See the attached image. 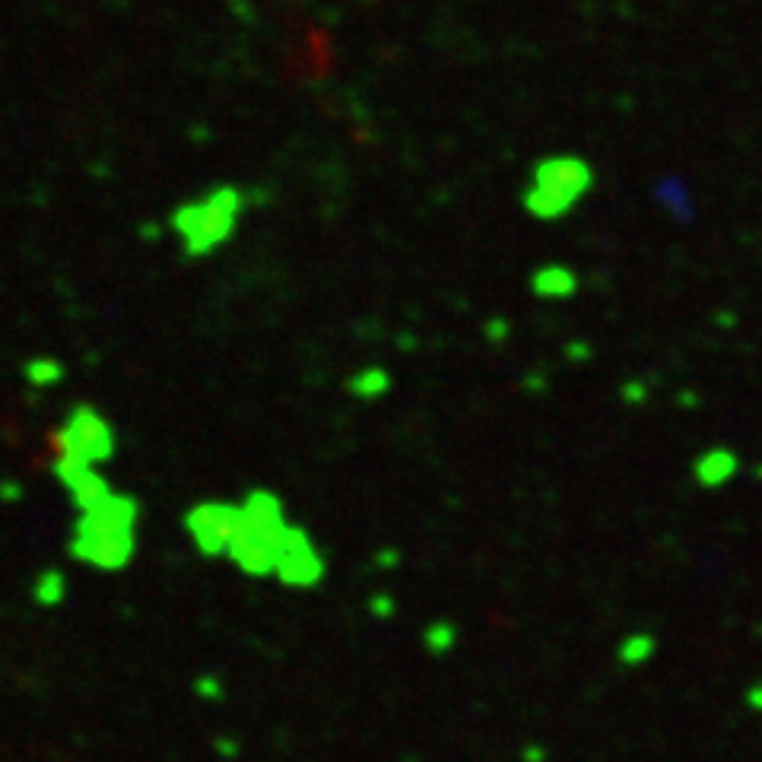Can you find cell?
Wrapping results in <instances>:
<instances>
[{
    "label": "cell",
    "instance_id": "obj_1",
    "mask_svg": "<svg viewBox=\"0 0 762 762\" xmlns=\"http://www.w3.org/2000/svg\"><path fill=\"white\" fill-rule=\"evenodd\" d=\"M140 546V502L115 490L102 502L74 512L67 553L92 572H121L134 563Z\"/></svg>",
    "mask_w": 762,
    "mask_h": 762
},
{
    "label": "cell",
    "instance_id": "obj_2",
    "mask_svg": "<svg viewBox=\"0 0 762 762\" xmlns=\"http://www.w3.org/2000/svg\"><path fill=\"white\" fill-rule=\"evenodd\" d=\"M290 524L293 521L276 492L264 487L248 490L239 499V524L226 559L248 578H271Z\"/></svg>",
    "mask_w": 762,
    "mask_h": 762
},
{
    "label": "cell",
    "instance_id": "obj_3",
    "mask_svg": "<svg viewBox=\"0 0 762 762\" xmlns=\"http://www.w3.org/2000/svg\"><path fill=\"white\" fill-rule=\"evenodd\" d=\"M246 204V194L236 185H217L194 200L178 204L168 217V229L188 258H207L236 236Z\"/></svg>",
    "mask_w": 762,
    "mask_h": 762
},
{
    "label": "cell",
    "instance_id": "obj_4",
    "mask_svg": "<svg viewBox=\"0 0 762 762\" xmlns=\"http://www.w3.org/2000/svg\"><path fill=\"white\" fill-rule=\"evenodd\" d=\"M118 451V429L96 404H74L52 429V464L109 467Z\"/></svg>",
    "mask_w": 762,
    "mask_h": 762
},
{
    "label": "cell",
    "instance_id": "obj_5",
    "mask_svg": "<svg viewBox=\"0 0 762 762\" xmlns=\"http://www.w3.org/2000/svg\"><path fill=\"white\" fill-rule=\"evenodd\" d=\"M595 172L581 156H546L534 165L531 185L524 188V210L537 219H559L591 190Z\"/></svg>",
    "mask_w": 762,
    "mask_h": 762
},
{
    "label": "cell",
    "instance_id": "obj_6",
    "mask_svg": "<svg viewBox=\"0 0 762 762\" xmlns=\"http://www.w3.org/2000/svg\"><path fill=\"white\" fill-rule=\"evenodd\" d=\"M239 524V502L204 499L185 512V534L204 559H226Z\"/></svg>",
    "mask_w": 762,
    "mask_h": 762
},
{
    "label": "cell",
    "instance_id": "obj_7",
    "mask_svg": "<svg viewBox=\"0 0 762 762\" xmlns=\"http://www.w3.org/2000/svg\"><path fill=\"white\" fill-rule=\"evenodd\" d=\"M273 578L286 588H318L327 578L325 553L318 549L315 537L300 524H290V531L283 537L276 566H273Z\"/></svg>",
    "mask_w": 762,
    "mask_h": 762
},
{
    "label": "cell",
    "instance_id": "obj_8",
    "mask_svg": "<svg viewBox=\"0 0 762 762\" xmlns=\"http://www.w3.org/2000/svg\"><path fill=\"white\" fill-rule=\"evenodd\" d=\"M737 470H740V458H737V451H731V448H708L693 464V477L706 490H718V487L731 483L737 477Z\"/></svg>",
    "mask_w": 762,
    "mask_h": 762
},
{
    "label": "cell",
    "instance_id": "obj_9",
    "mask_svg": "<svg viewBox=\"0 0 762 762\" xmlns=\"http://www.w3.org/2000/svg\"><path fill=\"white\" fill-rule=\"evenodd\" d=\"M531 290L541 300H569V296H575V290H578V276L569 268H563V264H546L541 271H534Z\"/></svg>",
    "mask_w": 762,
    "mask_h": 762
},
{
    "label": "cell",
    "instance_id": "obj_10",
    "mask_svg": "<svg viewBox=\"0 0 762 762\" xmlns=\"http://www.w3.org/2000/svg\"><path fill=\"white\" fill-rule=\"evenodd\" d=\"M64 595H67V578H64V572L45 569L35 578V600H39V603L55 607V603L64 600Z\"/></svg>",
    "mask_w": 762,
    "mask_h": 762
},
{
    "label": "cell",
    "instance_id": "obj_11",
    "mask_svg": "<svg viewBox=\"0 0 762 762\" xmlns=\"http://www.w3.org/2000/svg\"><path fill=\"white\" fill-rule=\"evenodd\" d=\"M61 379H64V369H61L57 359L39 356V359L26 362V381L32 388H55Z\"/></svg>",
    "mask_w": 762,
    "mask_h": 762
},
{
    "label": "cell",
    "instance_id": "obj_12",
    "mask_svg": "<svg viewBox=\"0 0 762 762\" xmlns=\"http://www.w3.org/2000/svg\"><path fill=\"white\" fill-rule=\"evenodd\" d=\"M388 388H391V381H388V372H381V369H366L350 381V391L362 401H375Z\"/></svg>",
    "mask_w": 762,
    "mask_h": 762
}]
</instances>
